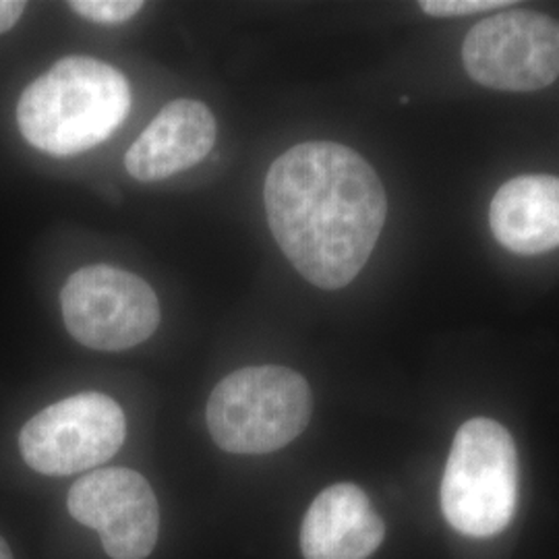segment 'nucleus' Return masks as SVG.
Listing matches in <instances>:
<instances>
[{"mask_svg": "<svg viewBox=\"0 0 559 559\" xmlns=\"http://www.w3.org/2000/svg\"><path fill=\"white\" fill-rule=\"evenodd\" d=\"M519 454L498 420H466L456 433L441 479V510L466 537L501 533L516 512Z\"/></svg>", "mask_w": 559, "mask_h": 559, "instance_id": "obj_4", "label": "nucleus"}, {"mask_svg": "<svg viewBox=\"0 0 559 559\" xmlns=\"http://www.w3.org/2000/svg\"><path fill=\"white\" fill-rule=\"evenodd\" d=\"M263 200L282 253L323 290L357 278L388 216V198L369 162L334 141H305L272 164Z\"/></svg>", "mask_w": 559, "mask_h": 559, "instance_id": "obj_1", "label": "nucleus"}, {"mask_svg": "<svg viewBox=\"0 0 559 559\" xmlns=\"http://www.w3.org/2000/svg\"><path fill=\"white\" fill-rule=\"evenodd\" d=\"M510 4L508 0H423L420 9L433 17H464Z\"/></svg>", "mask_w": 559, "mask_h": 559, "instance_id": "obj_13", "label": "nucleus"}, {"mask_svg": "<svg viewBox=\"0 0 559 559\" xmlns=\"http://www.w3.org/2000/svg\"><path fill=\"white\" fill-rule=\"evenodd\" d=\"M216 141V119L198 100L170 102L124 154V168L141 182L175 177L200 164Z\"/></svg>", "mask_w": 559, "mask_h": 559, "instance_id": "obj_9", "label": "nucleus"}, {"mask_svg": "<svg viewBox=\"0 0 559 559\" xmlns=\"http://www.w3.org/2000/svg\"><path fill=\"white\" fill-rule=\"evenodd\" d=\"M69 7L85 20L102 23V25H117L135 17L143 9L140 0H75Z\"/></svg>", "mask_w": 559, "mask_h": 559, "instance_id": "obj_12", "label": "nucleus"}, {"mask_svg": "<svg viewBox=\"0 0 559 559\" xmlns=\"http://www.w3.org/2000/svg\"><path fill=\"white\" fill-rule=\"evenodd\" d=\"M385 537V524L367 493L353 483L323 489L300 528L305 559H367Z\"/></svg>", "mask_w": 559, "mask_h": 559, "instance_id": "obj_10", "label": "nucleus"}, {"mask_svg": "<svg viewBox=\"0 0 559 559\" xmlns=\"http://www.w3.org/2000/svg\"><path fill=\"white\" fill-rule=\"evenodd\" d=\"M67 503L73 519L98 531L108 558L145 559L158 543V500L147 479L131 468L83 475Z\"/></svg>", "mask_w": 559, "mask_h": 559, "instance_id": "obj_8", "label": "nucleus"}, {"mask_svg": "<svg viewBox=\"0 0 559 559\" xmlns=\"http://www.w3.org/2000/svg\"><path fill=\"white\" fill-rule=\"evenodd\" d=\"M127 438L119 404L100 392H83L40 411L21 429L23 460L41 475L67 477L112 459Z\"/></svg>", "mask_w": 559, "mask_h": 559, "instance_id": "obj_6", "label": "nucleus"}, {"mask_svg": "<svg viewBox=\"0 0 559 559\" xmlns=\"http://www.w3.org/2000/svg\"><path fill=\"white\" fill-rule=\"evenodd\" d=\"M491 233L516 255H540L559 247V179L522 175L508 180L489 207Z\"/></svg>", "mask_w": 559, "mask_h": 559, "instance_id": "obj_11", "label": "nucleus"}, {"mask_svg": "<svg viewBox=\"0 0 559 559\" xmlns=\"http://www.w3.org/2000/svg\"><path fill=\"white\" fill-rule=\"evenodd\" d=\"M0 559H13V554H11L7 540L2 539V537H0Z\"/></svg>", "mask_w": 559, "mask_h": 559, "instance_id": "obj_15", "label": "nucleus"}, {"mask_svg": "<svg viewBox=\"0 0 559 559\" xmlns=\"http://www.w3.org/2000/svg\"><path fill=\"white\" fill-rule=\"evenodd\" d=\"M471 80L500 92H539L559 78V21L510 9L483 20L462 44Z\"/></svg>", "mask_w": 559, "mask_h": 559, "instance_id": "obj_7", "label": "nucleus"}, {"mask_svg": "<svg viewBox=\"0 0 559 559\" xmlns=\"http://www.w3.org/2000/svg\"><path fill=\"white\" fill-rule=\"evenodd\" d=\"M62 318L69 334L94 350H127L160 323V302L145 280L112 265H87L67 280Z\"/></svg>", "mask_w": 559, "mask_h": 559, "instance_id": "obj_5", "label": "nucleus"}, {"mask_svg": "<svg viewBox=\"0 0 559 559\" xmlns=\"http://www.w3.org/2000/svg\"><path fill=\"white\" fill-rule=\"evenodd\" d=\"M313 396L307 380L286 367H245L214 388L205 419L214 441L230 454H270L307 429Z\"/></svg>", "mask_w": 559, "mask_h": 559, "instance_id": "obj_3", "label": "nucleus"}, {"mask_svg": "<svg viewBox=\"0 0 559 559\" xmlns=\"http://www.w3.org/2000/svg\"><path fill=\"white\" fill-rule=\"evenodd\" d=\"M25 11V2L21 0H0V34L9 32Z\"/></svg>", "mask_w": 559, "mask_h": 559, "instance_id": "obj_14", "label": "nucleus"}, {"mask_svg": "<svg viewBox=\"0 0 559 559\" xmlns=\"http://www.w3.org/2000/svg\"><path fill=\"white\" fill-rule=\"evenodd\" d=\"M131 110L129 81L108 62L67 57L21 94V135L52 156L83 154L108 140Z\"/></svg>", "mask_w": 559, "mask_h": 559, "instance_id": "obj_2", "label": "nucleus"}]
</instances>
